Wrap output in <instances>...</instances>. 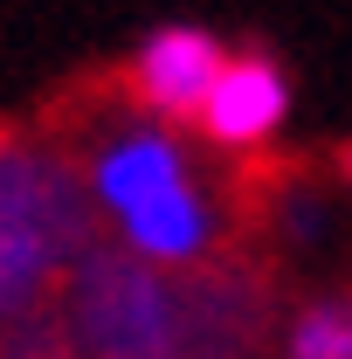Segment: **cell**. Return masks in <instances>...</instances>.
Returning <instances> with one entry per match:
<instances>
[{
    "label": "cell",
    "mask_w": 352,
    "mask_h": 359,
    "mask_svg": "<svg viewBox=\"0 0 352 359\" xmlns=\"http://www.w3.org/2000/svg\"><path fill=\"white\" fill-rule=\"evenodd\" d=\"M180 359H276L297 318V276L249 235H221L201 256L166 269Z\"/></svg>",
    "instance_id": "obj_1"
},
{
    "label": "cell",
    "mask_w": 352,
    "mask_h": 359,
    "mask_svg": "<svg viewBox=\"0 0 352 359\" xmlns=\"http://www.w3.org/2000/svg\"><path fill=\"white\" fill-rule=\"evenodd\" d=\"M69 318L83 359H180L173 353V290L166 269L132 242H97L69 269Z\"/></svg>",
    "instance_id": "obj_2"
},
{
    "label": "cell",
    "mask_w": 352,
    "mask_h": 359,
    "mask_svg": "<svg viewBox=\"0 0 352 359\" xmlns=\"http://www.w3.org/2000/svg\"><path fill=\"white\" fill-rule=\"evenodd\" d=\"M0 215L14 228H28L55 256V269H76L104 242L90 173L42 125H21V118H0Z\"/></svg>",
    "instance_id": "obj_3"
},
{
    "label": "cell",
    "mask_w": 352,
    "mask_h": 359,
    "mask_svg": "<svg viewBox=\"0 0 352 359\" xmlns=\"http://www.w3.org/2000/svg\"><path fill=\"white\" fill-rule=\"evenodd\" d=\"M221 62H228V48L208 28H159L111 69H118V90L138 118H152L159 132H194Z\"/></svg>",
    "instance_id": "obj_4"
},
{
    "label": "cell",
    "mask_w": 352,
    "mask_h": 359,
    "mask_svg": "<svg viewBox=\"0 0 352 359\" xmlns=\"http://www.w3.org/2000/svg\"><path fill=\"white\" fill-rule=\"evenodd\" d=\"M283 111H290V76H283V62H276L269 48H242V55L221 62L215 90H208V104H201L194 138H208L215 152H256V145H269V132L283 125Z\"/></svg>",
    "instance_id": "obj_5"
},
{
    "label": "cell",
    "mask_w": 352,
    "mask_h": 359,
    "mask_svg": "<svg viewBox=\"0 0 352 359\" xmlns=\"http://www.w3.org/2000/svg\"><path fill=\"white\" fill-rule=\"evenodd\" d=\"M62 283H69V269H55V256L28 228H14L0 215V318H21L48 297H62Z\"/></svg>",
    "instance_id": "obj_6"
},
{
    "label": "cell",
    "mask_w": 352,
    "mask_h": 359,
    "mask_svg": "<svg viewBox=\"0 0 352 359\" xmlns=\"http://www.w3.org/2000/svg\"><path fill=\"white\" fill-rule=\"evenodd\" d=\"M0 359H83L69 297H48V304H35V311H21V318H0Z\"/></svg>",
    "instance_id": "obj_7"
},
{
    "label": "cell",
    "mask_w": 352,
    "mask_h": 359,
    "mask_svg": "<svg viewBox=\"0 0 352 359\" xmlns=\"http://www.w3.org/2000/svg\"><path fill=\"white\" fill-rule=\"evenodd\" d=\"M325 159H332V180L352 194V138H339V145H325Z\"/></svg>",
    "instance_id": "obj_8"
}]
</instances>
